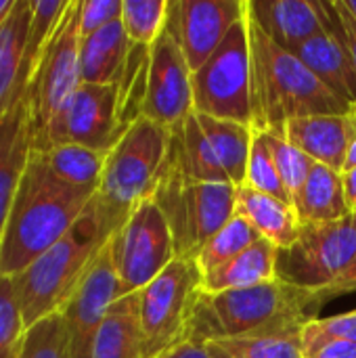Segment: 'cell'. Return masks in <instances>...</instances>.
Listing matches in <instances>:
<instances>
[{
	"mask_svg": "<svg viewBox=\"0 0 356 358\" xmlns=\"http://www.w3.org/2000/svg\"><path fill=\"white\" fill-rule=\"evenodd\" d=\"M94 195L59 180L31 151L2 235L0 275H21L78 222Z\"/></svg>",
	"mask_w": 356,
	"mask_h": 358,
	"instance_id": "obj_1",
	"label": "cell"
},
{
	"mask_svg": "<svg viewBox=\"0 0 356 358\" xmlns=\"http://www.w3.org/2000/svg\"><path fill=\"white\" fill-rule=\"evenodd\" d=\"M252 128L281 132L296 117L346 115L350 105L334 94L292 52L277 46L248 15Z\"/></svg>",
	"mask_w": 356,
	"mask_h": 358,
	"instance_id": "obj_2",
	"label": "cell"
},
{
	"mask_svg": "<svg viewBox=\"0 0 356 358\" xmlns=\"http://www.w3.org/2000/svg\"><path fill=\"white\" fill-rule=\"evenodd\" d=\"M122 224L94 195L78 222L21 275L13 277L25 329L63 310Z\"/></svg>",
	"mask_w": 356,
	"mask_h": 358,
	"instance_id": "obj_3",
	"label": "cell"
},
{
	"mask_svg": "<svg viewBox=\"0 0 356 358\" xmlns=\"http://www.w3.org/2000/svg\"><path fill=\"white\" fill-rule=\"evenodd\" d=\"M325 304L319 292L281 279L245 289L201 294L191 323V338L212 342L302 329L308 321L319 319Z\"/></svg>",
	"mask_w": 356,
	"mask_h": 358,
	"instance_id": "obj_4",
	"label": "cell"
},
{
	"mask_svg": "<svg viewBox=\"0 0 356 358\" xmlns=\"http://www.w3.org/2000/svg\"><path fill=\"white\" fill-rule=\"evenodd\" d=\"M254 128L193 111L170 132L164 170L191 182L241 187Z\"/></svg>",
	"mask_w": 356,
	"mask_h": 358,
	"instance_id": "obj_5",
	"label": "cell"
},
{
	"mask_svg": "<svg viewBox=\"0 0 356 358\" xmlns=\"http://www.w3.org/2000/svg\"><path fill=\"white\" fill-rule=\"evenodd\" d=\"M170 149V130L136 117L109 149L97 197L122 222L145 199H151L159 182Z\"/></svg>",
	"mask_w": 356,
	"mask_h": 358,
	"instance_id": "obj_6",
	"label": "cell"
},
{
	"mask_svg": "<svg viewBox=\"0 0 356 358\" xmlns=\"http://www.w3.org/2000/svg\"><path fill=\"white\" fill-rule=\"evenodd\" d=\"M235 195L237 187L191 182L162 170L151 199L170 227L176 258H197L201 248L235 216Z\"/></svg>",
	"mask_w": 356,
	"mask_h": 358,
	"instance_id": "obj_7",
	"label": "cell"
},
{
	"mask_svg": "<svg viewBox=\"0 0 356 358\" xmlns=\"http://www.w3.org/2000/svg\"><path fill=\"white\" fill-rule=\"evenodd\" d=\"M80 42V0H71L23 96L29 115L31 151L44 147L50 128L82 84Z\"/></svg>",
	"mask_w": 356,
	"mask_h": 358,
	"instance_id": "obj_8",
	"label": "cell"
},
{
	"mask_svg": "<svg viewBox=\"0 0 356 358\" xmlns=\"http://www.w3.org/2000/svg\"><path fill=\"white\" fill-rule=\"evenodd\" d=\"M204 275L195 260L176 258L138 296L143 358H153L191 338V323L204 294Z\"/></svg>",
	"mask_w": 356,
	"mask_h": 358,
	"instance_id": "obj_9",
	"label": "cell"
},
{
	"mask_svg": "<svg viewBox=\"0 0 356 358\" xmlns=\"http://www.w3.org/2000/svg\"><path fill=\"white\" fill-rule=\"evenodd\" d=\"M193 111L252 126L248 8L216 52L193 73Z\"/></svg>",
	"mask_w": 356,
	"mask_h": 358,
	"instance_id": "obj_10",
	"label": "cell"
},
{
	"mask_svg": "<svg viewBox=\"0 0 356 358\" xmlns=\"http://www.w3.org/2000/svg\"><path fill=\"white\" fill-rule=\"evenodd\" d=\"M109 248L122 298L138 294L176 260L170 227L153 199L141 201L128 214Z\"/></svg>",
	"mask_w": 356,
	"mask_h": 358,
	"instance_id": "obj_11",
	"label": "cell"
},
{
	"mask_svg": "<svg viewBox=\"0 0 356 358\" xmlns=\"http://www.w3.org/2000/svg\"><path fill=\"white\" fill-rule=\"evenodd\" d=\"M356 258V214L327 224L302 227L294 245L279 250L277 279L323 292Z\"/></svg>",
	"mask_w": 356,
	"mask_h": 358,
	"instance_id": "obj_12",
	"label": "cell"
},
{
	"mask_svg": "<svg viewBox=\"0 0 356 358\" xmlns=\"http://www.w3.org/2000/svg\"><path fill=\"white\" fill-rule=\"evenodd\" d=\"M193 109V71L174 36L164 27L149 46L141 115L172 132L183 126Z\"/></svg>",
	"mask_w": 356,
	"mask_h": 358,
	"instance_id": "obj_13",
	"label": "cell"
},
{
	"mask_svg": "<svg viewBox=\"0 0 356 358\" xmlns=\"http://www.w3.org/2000/svg\"><path fill=\"white\" fill-rule=\"evenodd\" d=\"M126 124L122 120L120 84H80L63 115L50 128L44 147L46 151L55 145L76 143L103 153L118 143Z\"/></svg>",
	"mask_w": 356,
	"mask_h": 358,
	"instance_id": "obj_14",
	"label": "cell"
},
{
	"mask_svg": "<svg viewBox=\"0 0 356 358\" xmlns=\"http://www.w3.org/2000/svg\"><path fill=\"white\" fill-rule=\"evenodd\" d=\"M248 0H172L166 29L195 73L222 44L231 27L245 17Z\"/></svg>",
	"mask_w": 356,
	"mask_h": 358,
	"instance_id": "obj_15",
	"label": "cell"
},
{
	"mask_svg": "<svg viewBox=\"0 0 356 358\" xmlns=\"http://www.w3.org/2000/svg\"><path fill=\"white\" fill-rule=\"evenodd\" d=\"M120 298V281L111 248L107 243L61 310L69 334L71 358H92L99 329L109 308Z\"/></svg>",
	"mask_w": 356,
	"mask_h": 358,
	"instance_id": "obj_16",
	"label": "cell"
},
{
	"mask_svg": "<svg viewBox=\"0 0 356 358\" xmlns=\"http://www.w3.org/2000/svg\"><path fill=\"white\" fill-rule=\"evenodd\" d=\"M323 29L304 42L294 55L323 82L334 94L348 105L356 103V71L346 50L344 29L334 0H317Z\"/></svg>",
	"mask_w": 356,
	"mask_h": 358,
	"instance_id": "obj_17",
	"label": "cell"
},
{
	"mask_svg": "<svg viewBox=\"0 0 356 358\" xmlns=\"http://www.w3.org/2000/svg\"><path fill=\"white\" fill-rule=\"evenodd\" d=\"M248 15L292 55L323 29L317 0H248Z\"/></svg>",
	"mask_w": 356,
	"mask_h": 358,
	"instance_id": "obj_18",
	"label": "cell"
},
{
	"mask_svg": "<svg viewBox=\"0 0 356 358\" xmlns=\"http://www.w3.org/2000/svg\"><path fill=\"white\" fill-rule=\"evenodd\" d=\"M283 136L313 162L323 164L336 172H344L348 143L353 136V122L348 113L296 117L285 126Z\"/></svg>",
	"mask_w": 356,
	"mask_h": 358,
	"instance_id": "obj_19",
	"label": "cell"
},
{
	"mask_svg": "<svg viewBox=\"0 0 356 358\" xmlns=\"http://www.w3.org/2000/svg\"><path fill=\"white\" fill-rule=\"evenodd\" d=\"M29 153V115L25 99H21L0 122V243Z\"/></svg>",
	"mask_w": 356,
	"mask_h": 358,
	"instance_id": "obj_20",
	"label": "cell"
},
{
	"mask_svg": "<svg viewBox=\"0 0 356 358\" xmlns=\"http://www.w3.org/2000/svg\"><path fill=\"white\" fill-rule=\"evenodd\" d=\"M235 216L243 218L262 239L271 241L279 250H287L290 245H294L302 229L292 203L260 193L248 185L237 187Z\"/></svg>",
	"mask_w": 356,
	"mask_h": 358,
	"instance_id": "obj_21",
	"label": "cell"
},
{
	"mask_svg": "<svg viewBox=\"0 0 356 358\" xmlns=\"http://www.w3.org/2000/svg\"><path fill=\"white\" fill-rule=\"evenodd\" d=\"M132 44L126 36L122 19L109 23L107 27L94 31L80 42V71L84 84H120Z\"/></svg>",
	"mask_w": 356,
	"mask_h": 358,
	"instance_id": "obj_22",
	"label": "cell"
},
{
	"mask_svg": "<svg viewBox=\"0 0 356 358\" xmlns=\"http://www.w3.org/2000/svg\"><path fill=\"white\" fill-rule=\"evenodd\" d=\"M277 260L279 248L260 237L233 260L204 273L201 289L204 294H222L273 281L277 279Z\"/></svg>",
	"mask_w": 356,
	"mask_h": 358,
	"instance_id": "obj_23",
	"label": "cell"
},
{
	"mask_svg": "<svg viewBox=\"0 0 356 358\" xmlns=\"http://www.w3.org/2000/svg\"><path fill=\"white\" fill-rule=\"evenodd\" d=\"M31 23V0H15L0 21V122L21 101L19 73Z\"/></svg>",
	"mask_w": 356,
	"mask_h": 358,
	"instance_id": "obj_24",
	"label": "cell"
},
{
	"mask_svg": "<svg viewBox=\"0 0 356 358\" xmlns=\"http://www.w3.org/2000/svg\"><path fill=\"white\" fill-rule=\"evenodd\" d=\"M294 210L302 227L327 224L346 218L350 210L344 197L342 172L315 162L304 187L294 199Z\"/></svg>",
	"mask_w": 356,
	"mask_h": 358,
	"instance_id": "obj_25",
	"label": "cell"
},
{
	"mask_svg": "<svg viewBox=\"0 0 356 358\" xmlns=\"http://www.w3.org/2000/svg\"><path fill=\"white\" fill-rule=\"evenodd\" d=\"M92 358H143V334L136 294L113 302L99 329Z\"/></svg>",
	"mask_w": 356,
	"mask_h": 358,
	"instance_id": "obj_26",
	"label": "cell"
},
{
	"mask_svg": "<svg viewBox=\"0 0 356 358\" xmlns=\"http://www.w3.org/2000/svg\"><path fill=\"white\" fill-rule=\"evenodd\" d=\"M46 168L63 182L84 189V191H99L103 168H105V157L107 153L76 145V143H65V145H55L46 151H36Z\"/></svg>",
	"mask_w": 356,
	"mask_h": 358,
	"instance_id": "obj_27",
	"label": "cell"
},
{
	"mask_svg": "<svg viewBox=\"0 0 356 358\" xmlns=\"http://www.w3.org/2000/svg\"><path fill=\"white\" fill-rule=\"evenodd\" d=\"M69 2L71 0H31V23L25 40L19 86H17L21 99L25 96V90L29 88Z\"/></svg>",
	"mask_w": 356,
	"mask_h": 358,
	"instance_id": "obj_28",
	"label": "cell"
},
{
	"mask_svg": "<svg viewBox=\"0 0 356 358\" xmlns=\"http://www.w3.org/2000/svg\"><path fill=\"white\" fill-rule=\"evenodd\" d=\"M212 358H304L302 329L206 342Z\"/></svg>",
	"mask_w": 356,
	"mask_h": 358,
	"instance_id": "obj_29",
	"label": "cell"
},
{
	"mask_svg": "<svg viewBox=\"0 0 356 358\" xmlns=\"http://www.w3.org/2000/svg\"><path fill=\"white\" fill-rule=\"evenodd\" d=\"M15 358H71L63 315L52 313L29 325L17 344Z\"/></svg>",
	"mask_w": 356,
	"mask_h": 358,
	"instance_id": "obj_30",
	"label": "cell"
},
{
	"mask_svg": "<svg viewBox=\"0 0 356 358\" xmlns=\"http://www.w3.org/2000/svg\"><path fill=\"white\" fill-rule=\"evenodd\" d=\"M260 235L239 216H233L197 254L195 262L204 273H210L214 268H218L220 264L233 260L235 256H239L245 248H250L254 241H258Z\"/></svg>",
	"mask_w": 356,
	"mask_h": 358,
	"instance_id": "obj_31",
	"label": "cell"
},
{
	"mask_svg": "<svg viewBox=\"0 0 356 358\" xmlns=\"http://www.w3.org/2000/svg\"><path fill=\"white\" fill-rule=\"evenodd\" d=\"M170 0H124L122 25L130 44L149 48L166 27Z\"/></svg>",
	"mask_w": 356,
	"mask_h": 358,
	"instance_id": "obj_32",
	"label": "cell"
},
{
	"mask_svg": "<svg viewBox=\"0 0 356 358\" xmlns=\"http://www.w3.org/2000/svg\"><path fill=\"white\" fill-rule=\"evenodd\" d=\"M256 132L266 143V147L273 155V162L277 166V172L292 197V203H294V199L300 193V189L304 187L315 162L308 155H304L300 149H296L281 132H271V130H266V132L256 130Z\"/></svg>",
	"mask_w": 356,
	"mask_h": 358,
	"instance_id": "obj_33",
	"label": "cell"
},
{
	"mask_svg": "<svg viewBox=\"0 0 356 358\" xmlns=\"http://www.w3.org/2000/svg\"><path fill=\"white\" fill-rule=\"evenodd\" d=\"M248 187L273 195L285 203H292V197L277 172V166L273 162V155L266 147V143L262 141V136L254 130L252 136V147H250V157H248V168H245V182ZM294 206V203H292Z\"/></svg>",
	"mask_w": 356,
	"mask_h": 358,
	"instance_id": "obj_34",
	"label": "cell"
},
{
	"mask_svg": "<svg viewBox=\"0 0 356 358\" xmlns=\"http://www.w3.org/2000/svg\"><path fill=\"white\" fill-rule=\"evenodd\" d=\"M25 331L13 277L0 275V357L13 352Z\"/></svg>",
	"mask_w": 356,
	"mask_h": 358,
	"instance_id": "obj_35",
	"label": "cell"
},
{
	"mask_svg": "<svg viewBox=\"0 0 356 358\" xmlns=\"http://www.w3.org/2000/svg\"><path fill=\"white\" fill-rule=\"evenodd\" d=\"M332 340H344V342H356V308L348 313H340L325 319H313L302 327V344L304 350L313 348L323 342Z\"/></svg>",
	"mask_w": 356,
	"mask_h": 358,
	"instance_id": "obj_36",
	"label": "cell"
},
{
	"mask_svg": "<svg viewBox=\"0 0 356 358\" xmlns=\"http://www.w3.org/2000/svg\"><path fill=\"white\" fill-rule=\"evenodd\" d=\"M124 0H80V38L107 27L122 17Z\"/></svg>",
	"mask_w": 356,
	"mask_h": 358,
	"instance_id": "obj_37",
	"label": "cell"
},
{
	"mask_svg": "<svg viewBox=\"0 0 356 358\" xmlns=\"http://www.w3.org/2000/svg\"><path fill=\"white\" fill-rule=\"evenodd\" d=\"M304 358H356V342L332 340L304 350Z\"/></svg>",
	"mask_w": 356,
	"mask_h": 358,
	"instance_id": "obj_38",
	"label": "cell"
},
{
	"mask_svg": "<svg viewBox=\"0 0 356 358\" xmlns=\"http://www.w3.org/2000/svg\"><path fill=\"white\" fill-rule=\"evenodd\" d=\"M336 4V10L340 15V21H342V29H344V42H346V50H348V57L353 61V67L356 71V19L355 15L350 13L346 0H334Z\"/></svg>",
	"mask_w": 356,
	"mask_h": 358,
	"instance_id": "obj_39",
	"label": "cell"
},
{
	"mask_svg": "<svg viewBox=\"0 0 356 358\" xmlns=\"http://www.w3.org/2000/svg\"><path fill=\"white\" fill-rule=\"evenodd\" d=\"M153 358H212V355H210L206 342H201L197 338H187Z\"/></svg>",
	"mask_w": 356,
	"mask_h": 358,
	"instance_id": "obj_40",
	"label": "cell"
},
{
	"mask_svg": "<svg viewBox=\"0 0 356 358\" xmlns=\"http://www.w3.org/2000/svg\"><path fill=\"white\" fill-rule=\"evenodd\" d=\"M356 292V258L350 262V266L342 273V277L336 281V283H332L329 287H325L323 292H319L321 294V298L325 300V302H329V300H334V298H338V296H346V294H355Z\"/></svg>",
	"mask_w": 356,
	"mask_h": 358,
	"instance_id": "obj_41",
	"label": "cell"
},
{
	"mask_svg": "<svg viewBox=\"0 0 356 358\" xmlns=\"http://www.w3.org/2000/svg\"><path fill=\"white\" fill-rule=\"evenodd\" d=\"M342 182H344V197H346L348 210L356 214V168L342 172Z\"/></svg>",
	"mask_w": 356,
	"mask_h": 358,
	"instance_id": "obj_42",
	"label": "cell"
},
{
	"mask_svg": "<svg viewBox=\"0 0 356 358\" xmlns=\"http://www.w3.org/2000/svg\"><path fill=\"white\" fill-rule=\"evenodd\" d=\"M353 122V120H350ZM356 168V128L353 124V136H350V143H348V153H346V164H344V172L346 170H353Z\"/></svg>",
	"mask_w": 356,
	"mask_h": 358,
	"instance_id": "obj_43",
	"label": "cell"
},
{
	"mask_svg": "<svg viewBox=\"0 0 356 358\" xmlns=\"http://www.w3.org/2000/svg\"><path fill=\"white\" fill-rule=\"evenodd\" d=\"M13 4H15V0H0V21L6 17V13L13 8Z\"/></svg>",
	"mask_w": 356,
	"mask_h": 358,
	"instance_id": "obj_44",
	"label": "cell"
},
{
	"mask_svg": "<svg viewBox=\"0 0 356 358\" xmlns=\"http://www.w3.org/2000/svg\"><path fill=\"white\" fill-rule=\"evenodd\" d=\"M348 115H350V120H353V124H355L356 128V103L350 105V111H348Z\"/></svg>",
	"mask_w": 356,
	"mask_h": 358,
	"instance_id": "obj_45",
	"label": "cell"
},
{
	"mask_svg": "<svg viewBox=\"0 0 356 358\" xmlns=\"http://www.w3.org/2000/svg\"><path fill=\"white\" fill-rule=\"evenodd\" d=\"M346 4H348V8H350V13L355 15V19H356V0H346Z\"/></svg>",
	"mask_w": 356,
	"mask_h": 358,
	"instance_id": "obj_46",
	"label": "cell"
}]
</instances>
